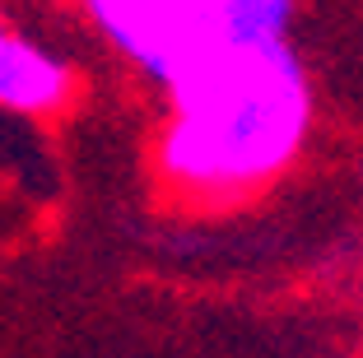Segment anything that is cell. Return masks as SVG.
I'll use <instances>...</instances> for the list:
<instances>
[{"instance_id":"obj_3","label":"cell","mask_w":363,"mask_h":358,"mask_svg":"<svg viewBox=\"0 0 363 358\" xmlns=\"http://www.w3.org/2000/svg\"><path fill=\"white\" fill-rule=\"evenodd\" d=\"M75 94V74L61 56H52L43 43L0 23V107L23 116L61 112Z\"/></svg>"},{"instance_id":"obj_2","label":"cell","mask_w":363,"mask_h":358,"mask_svg":"<svg viewBox=\"0 0 363 358\" xmlns=\"http://www.w3.org/2000/svg\"><path fill=\"white\" fill-rule=\"evenodd\" d=\"M89 14L121 56L172 84L238 47L284 43L294 0H89Z\"/></svg>"},{"instance_id":"obj_1","label":"cell","mask_w":363,"mask_h":358,"mask_svg":"<svg viewBox=\"0 0 363 358\" xmlns=\"http://www.w3.org/2000/svg\"><path fill=\"white\" fill-rule=\"evenodd\" d=\"M168 98L172 121L159 140V168L201 201H233L275 181L312 126V89L289 43L214 56L172 79Z\"/></svg>"}]
</instances>
